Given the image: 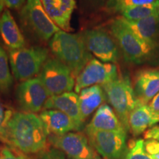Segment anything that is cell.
I'll use <instances>...</instances> for the list:
<instances>
[{
	"instance_id": "7",
	"label": "cell",
	"mask_w": 159,
	"mask_h": 159,
	"mask_svg": "<svg viewBox=\"0 0 159 159\" xmlns=\"http://www.w3.org/2000/svg\"><path fill=\"white\" fill-rule=\"evenodd\" d=\"M89 144L105 159H125L128 148L126 131H108L85 128Z\"/></svg>"
},
{
	"instance_id": "32",
	"label": "cell",
	"mask_w": 159,
	"mask_h": 159,
	"mask_svg": "<svg viewBox=\"0 0 159 159\" xmlns=\"http://www.w3.org/2000/svg\"><path fill=\"white\" fill-rule=\"evenodd\" d=\"M148 105L152 112L159 117V92L152 98Z\"/></svg>"
},
{
	"instance_id": "3",
	"label": "cell",
	"mask_w": 159,
	"mask_h": 159,
	"mask_svg": "<svg viewBox=\"0 0 159 159\" xmlns=\"http://www.w3.org/2000/svg\"><path fill=\"white\" fill-rule=\"evenodd\" d=\"M101 86L107 99L128 132L129 116L138 103L130 79L128 77H119L115 80Z\"/></svg>"
},
{
	"instance_id": "17",
	"label": "cell",
	"mask_w": 159,
	"mask_h": 159,
	"mask_svg": "<svg viewBox=\"0 0 159 159\" xmlns=\"http://www.w3.org/2000/svg\"><path fill=\"white\" fill-rule=\"evenodd\" d=\"M122 19L128 27L145 43L154 49L158 46L159 35V13L138 21Z\"/></svg>"
},
{
	"instance_id": "34",
	"label": "cell",
	"mask_w": 159,
	"mask_h": 159,
	"mask_svg": "<svg viewBox=\"0 0 159 159\" xmlns=\"http://www.w3.org/2000/svg\"><path fill=\"white\" fill-rule=\"evenodd\" d=\"M1 150H2V148H1V147H0V152H1Z\"/></svg>"
},
{
	"instance_id": "11",
	"label": "cell",
	"mask_w": 159,
	"mask_h": 159,
	"mask_svg": "<svg viewBox=\"0 0 159 159\" xmlns=\"http://www.w3.org/2000/svg\"><path fill=\"white\" fill-rule=\"evenodd\" d=\"M89 52L104 63H116L119 49L114 37L101 29L85 30L80 33Z\"/></svg>"
},
{
	"instance_id": "6",
	"label": "cell",
	"mask_w": 159,
	"mask_h": 159,
	"mask_svg": "<svg viewBox=\"0 0 159 159\" xmlns=\"http://www.w3.org/2000/svg\"><path fill=\"white\" fill-rule=\"evenodd\" d=\"M39 77L49 97L71 92L75 85V76L71 71L55 57L47 59L40 71Z\"/></svg>"
},
{
	"instance_id": "16",
	"label": "cell",
	"mask_w": 159,
	"mask_h": 159,
	"mask_svg": "<svg viewBox=\"0 0 159 159\" xmlns=\"http://www.w3.org/2000/svg\"><path fill=\"white\" fill-rule=\"evenodd\" d=\"M48 136H60L70 131L80 130L76 122L68 115L57 110H45L39 115Z\"/></svg>"
},
{
	"instance_id": "4",
	"label": "cell",
	"mask_w": 159,
	"mask_h": 159,
	"mask_svg": "<svg viewBox=\"0 0 159 159\" xmlns=\"http://www.w3.org/2000/svg\"><path fill=\"white\" fill-rule=\"evenodd\" d=\"M111 34L128 62L142 63L152 55L154 49L139 38L123 21L122 17L113 21Z\"/></svg>"
},
{
	"instance_id": "22",
	"label": "cell",
	"mask_w": 159,
	"mask_h": 159,
	"mask_svg": "<svg viewBox=\"0 0 159 159\" xmlns=\"http://www.w3.org/2000/svg\"><path fill=\"white\" fill-rule=\"evenodd\" d=\"M122 16L128 21H138L159 13V0L155 2L138 6L122 12Z\"/></svg>"
},
{
	"instance_id": "13",
	"label": "cell",
	"mask_w": 159,
	"mask_h": 159,
	"mask_svg": "<svg viewBox=\"0 0 159 159\" xmlns=\"http://www.w3.org/2000/svg\"><path fill=\"white\" fill-rule=\"evenodd\" d=\"M45 11L60 29L70 32L71 19L76 7L75 0H41Z\"/></svg>"
},
{
	"instance_id": "26",
	"label": "cell",
	"mask_w": 159,
	"mask_h": 159,
	"mask_svg": "<svg viewBox=\"0 0 159 159\" xmlns=\"http://www.w3.org/2000/svg\"><path fill=\"white\" fill-rule=\"evenodd\" d=\"M13 113V111L10 109L5 110L4 105L0 102V138L2 142L7 144V125Z\"/></svg>"
},
{
	"instance_id": "1",
	"label": "cell",
	"mask_w": 159,
	"mask_h": 159,
	"mask_svg": "<svg viewBox=\"0 0 159 159\" xmlns=\"http://www.w3.org/2000/svg\"><path fill=\"white\" fill-rule=\"evenodd\" d=\"M7 140L8 146L25 154H34L47 148L48 134L39 116L13 111L7 125Z\"/></svg>"
},
{
	"instance_id": "33",
	"label": "cell",
	"mask_w": 159,
	"mask_h": 159,
	"mask_svg": "<svg viewBox=\"0 0 159 159\" xmlns=\"http://www.w3.org/2000/svg\"><path fill=\"white\" fill-rule=\"evenodd\" d=\"M5 2H4V0H0V16L2 14L4 7H5Z\"/></svg>"
},
{
	"instance_id": "31",
	"label": "cell",
	"mask_w": 159,
	"mask_h": 159,
	"mask_svg": "<svg viewBox=\"0 0 159 159\" xmlns=\"http://www.w3.org/2000/svg\"><path fill=\"white\" fill-rule=\"evenodd\" d=\"M26 2V0H4L5 5L11 9L22 8Z\"/></svg>"
},
{
	"instance_id": "8",
	"label": "cell",
	"mask_w": 159,
	"mask_h": 159,
	"mask_svg": "<svg viewBox=\"0 0 159 159\" xmlns=\"http://www.w3.org/2000/svg\"><path fill=\"white\" fill-rule=\"evenodd\" d=\"M21 21L37 39L47 41L61 30L43 8L41 0H27L20 13Z\"/></svg>"
},
{
	"instance_id": "23",
	"label": "cell",
	"mask_w": 159,
	"mask_h": 159,
	"mask_svg": "<svg viewBox=\"0 0 159 159\" xmlns=\"http://www.w3.org/2000/svg\"><path fill=\"white\" fill-rule=\"evenodd\" d=\"M13 77L11 74L8 56L0 45V92L7 93L13 85Z\"/></svg>"
},
{
	"instance_id": "25",
	"label": "cell",
	"mask_w": 159,
	"mask_h": 159,
	"mask_svg": "<svg viewBox=\"0 0 159 159\" xmlns=\"http://www.w3.org/2000/svg\"><path fill=\"white\" fill-rule=\"evenodd\" d=\"M125 159H153L148 153L143 139H137L129 144Z\"/></svg>"
},
{
	"instance_id": "19",
	"label": "cell",
	"mask_w": 159,
	"mask_h": 159,
	"mask_svg": "<svg viewBox=\"0 0 159 159\" xmlns=\"http://www.w3.org/2000/svg\"><path fill=\"white\" fill-rule=\"evenodd\" d=\"M158 122H159V117L152 112L149 105L138 101L129 116V130L133 136H138Z\"/></svg>"
},
{
	"instance_id": "14",
	"label": "cell",
	"mask_w": 159,
	"mask_h": 159,
	"mask_svg": "<svg viewBox=\"0 0 159 159\" xmlns=\"http://www.w3.org/2000/svg\"><path fill=\"white\" fill-rule=\"evenodd\" d=\"M134 89L137 100L148 105L159 92V70L150 69L138 71Z\"/></svg>"
},
{
	"instance_id": "9",
	"label": "cell",
	"mask_w": 159,
	"mask_h": 159,
	"mask_svg": "<svg viewBox=\"0 0 159 159\" xmlns=\"http://www.w3.org/2000/svg\"><path fill=\"white\" fill-rule=\"evenodd\" d=\"M119 77L118 69L114 63H104L92 58L75 80V93L93 85H102Z\"/></svg>"
},
{
	"instance_id": "29",
	"label": "cell",
	"mask_w": 159,
	"mask_h": 159,
	"mask_svg": "<svg viewBox=\"0 0 159 159\" xmlns=\"http://www.w3.org/2000/svg\"><path fill=\"white\" fill-rule=\"evenodd\" d=\"M144 147L148 153L153 159H159V142L153 139L144 141Z\"/></svg>"
},
{
	"instance_id": "12",
	"label": "cell",
	"mask_w": 159,
	"mask_h": 159,
	"mask_svg": "<svg viewBox=\"0 0 159 159\" xmlns=\"http://www.w3.org/2000/svg\"><path fill=\"white\" fill-rule=\"evenodd\" d=\"M49 97L48 92L39 77L22 81L16 90L17 102L24 112H39L43 108Z\"/></svg>"
},
{
	"instance_id": "20",
	"label": "cell",
	"mask_w": 159,
	"mask_h": 159,
	"mask_svg": "<svg viewBox=\"0 0 159 159\" xmlns=\"http://www.w3.org/2000/svg\"><path fill=\"white\" fill-rule=\"evenodd\" d=\"M85 128L98 130L126 131L115 111L106 104L102 105L97 109Z\"/></svg>"
},
{
	"instance_id": "10",
	"label": "cell",
	"mask_w": 159,
	"mask_h": 159,
	"mask_svg": "<svg viewBox=\"0 0 159 159\" xmlns=\"http://www.w3.org/2000/svg\"><path fill=\"white\" fill-rule=\"evenodd\" d=\"M48 141L70 159H101L89 144L88 138L80 133L69 132L60 136L49 135Z\"/></svg>"
},
{
	"instance_id": "18",
	"label": "cell",
	"mask_w": 159,
	"mask_h": 159,
	"mask_svg": "<svg viewBox=\"0 0 159 159\" xmlns=\"http://www.w3.org/2000/svg\"><path fill=\"white\" fill-rule=\"evenodd\" d=\"M0 36L9 50L25 47V37L8 10L4 11L0 16Z\"/></svg>"
},
{
	"instance_id": "27",
	"label": "cell",
	"mask_w": 159,
	"mask_h": 159,
	"mask_svg": "<svg viewBox=\"0 0 159 159\" xmlns=\"http://www.w3.org/2000/svg\"><path fill=\"white\" fill-rule=\"evenodd\" d=\"M0 159H30L25 153L13 146L4 147L0 152Z\"/></svg>"
},
{
	"instance_id": "15",
	"label": "cell",
	"mask_w": 159,
	"mask_h": 159,
	"mask_svg": "<svg viewBox=\"0 0 159 159\" xmlns=\"http://www.w3.org/2000/svg\"><path fill=\"white\" fill-rule=\"evenodd\" d=\"M43 108L47 110H57L64 113L73 119L80 129L83 128V122L80 114L79 96L77 93L67 92L49 97Z\"/></svg>"
},
{
	"instance_id": "2",
	"label": "cell",
	"mask_w": 159,
	"mask_h": 159,
	"mask_svg": "<svg viewBox=\"0 0 159 159\" xmlns=\"http://www.w3.org/2000/svg\"><path fill=\"white\" fill-rule=\"evenodd\" d=\"M49 45L55 58L66 65L75 77L92 59L80 33L72 34L61 30L53 35Z\"/></svg>"
},
{
	"instance_id": "28",
	"label": "cell",
	"mask_w": 159,
	"mask_h": 159,
	"mask_svg": "<svg viewBox=\"0 0 159 159\" xmlns=\"http://www.w3.org/2000/svg\"><path fill=\"white\" fill-rule=\"evenodd\" d=\"M34 159H65V156L62 151L58 149L47 148L37 153Z\"/></svg>"
},
{
	"instance_id": "24",
	"label": "cell",
	"mask_w": 159,
	"mask_h": 159,
	"mask_svg": "<svg viewBox=\"0 0 159 159\" xmlns=\"http://www.w3.org/2000/svg\"><path fill=\"white\" fill-rule=\"evenodd\" d=\"M157 0H108L106 8L111 12H120L138 6L148 5Z\"/></svg>"
},
{
	"instance_id": "21",
	"label": "cell",
	"mask_w": 159,
	"mask_h": 159,
	"mask_svg": "<svg viewBox=\"0 0 159 159\" xmlns=\"http://www.w3.org/2000/svg\"><path fill=\"white\" fill-rule=\"evenodd\" d=\"M79 95V104L80 114L83 122L105 101V92L101 85H96L81 90Z\"/></svg>"
},
{
	"instance_id": "35",
	"label": "cell",
	"mask_w": 159,
	"mask_h": 159,
	"mask_svg": "<svg viewBox=\"0 0 159 159\" xmlns=\"http://www.w3.org/2000/svg\"><path fill=\"white\" fill-rule=\"evenodd\" d=\"M0 141H2V140H1V138H0Z\"/></svg>"
},
{
	"instance_id": "5",
	"label": "cell",
	"mask_w": 159,
	"mask_h": 159,
	"mask_svg": "<svg viewBox=\"0 0 159 159\" xmlns=\"http://www.w3.org/2000/svg\"><path fill=\"white\" fill-rule=\"evenodd\" d=\"M9 60L13 74L19 80L25 81L39 74L49 57V50L43 47L9 50Z\"/></svg>"
},
{
	"instance_id": "30",
	"label": "cell",
	"mask_w": 159,
	"mask_h": 159,
	"mask_svg": "<svg viewBox=\"0 0 159 159\" xmlns=\"http://www.w3.org/2000/svg\"><path fill=\"white\" fill-rule=\"evenodd\" d=\"M144 138L146 139H153L159 142V125L150 128L149 130L145 131Z\"/></svg>"
}]
</instances>
